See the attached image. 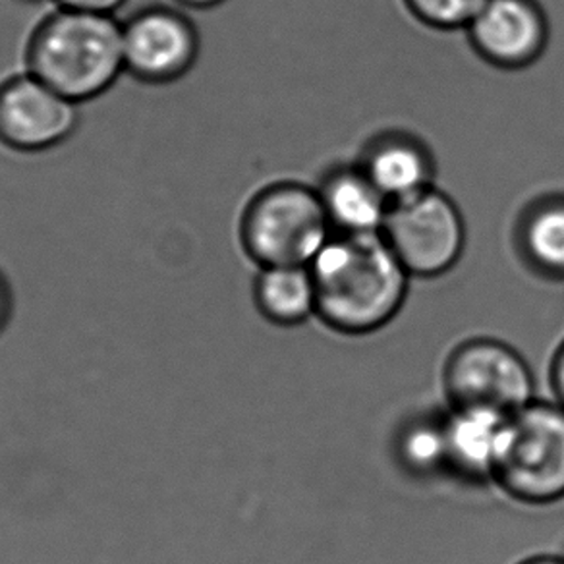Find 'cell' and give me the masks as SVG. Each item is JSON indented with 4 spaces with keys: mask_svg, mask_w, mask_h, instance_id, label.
Here are the masks:
<instances>
[{
    "mask_svg": "<svg viewBox=\"0 0 564 564\" xmlns=\"http://www.w3.org/2000/svg\"><path fill=\"white\" fill-rule=\"evenodd\" d=\"M317 319L348 337L383 329L400 314L412 276L383 235L330 236L310 263Z\"/></svg>",
    "mask_w": 564,
    "mask_h": 564,
    "instance_id": "6da1fadb",
    "label": "cell"
},
{
    "mask_svg": "<svg viewBox=\"0 0 564 564\" xmlns=\"http://www.w3.org/2000/svg\"><path fill=\"white\" fill-rule=\"evenodd\" d=\"M25 72L82 105L107 94L124 74L122 22L109 14L53 9L35 24Z\"/></svg>",
    "mask_w": 564,
    "mask_h": 564,
    "instance_id": "7a4b0ae2",
    "label": "cell"
},
{
    "mask_svg": "<svg viewBox=\"0 0 564 564\" xmlns=\"http://www.w3.org/2000/svg\"><path fill=\"white\" fill-rule=\"evenodd\" d=\"M335 235L317 189L284 181L259 189L243 207L238 238L259 267L306 265Z\"/></svg>",
    "mask_w": 564,
    "mask_h": 564,
    "instance_id": "3957f363",
    "label": "cell"
},
{
    "mask_svg": "<svg viewBox=\"0 0 564 564\" xmlns=\"http://www.w3.org/2000/svg\"><path fill=\"white\" fill-rule=\"evenodd\" d=\"M494 484L510 499L545 507L564 499V408L533 400L507 422Z\"/></svg>",
    "mask_w": 564,
    "mask_h": 564,
    "instance_id": "277c9868",
    "label": "cell"
},
{
    "mask_svg": "<svg viewBox=\"0 0 564 564\" xmlns=\"http://www.w3.org/2000/svg\"><path fill=\"white\" fill-rule=\"evenodd\" d=\"M381 235L412 279L447 274L466 250L463 212L435 186L391 204Z\"/></svg>",
    "mask_w": 564,
    "mask_h": 564,
    "instance_id": "5b68a950",
    "label": "cell"
},
{
    "mask_svg": "<svg viewBox=\"0 0 564 564\" xmlns=\"http://www.w3.org/2000/svg\"><path fill=\"white\" fill-rule=\"evenodd\" d=\"M443 389L451 406L512 415L535 400V377L517 348L495 338H470L448 354Z\"/></svg>",
    "mask_w": 564,
    "mask_h": 564,
    "instance_id": "8992f818",
    "label": "cell"
},
{
    "mask_svg": "<svg viewBox=\"0 0 564 564\" xmlns=\"http://www.w3.org/2000/svg\"><path fill=\"white\" fill-rule=\"evenodd\" d=\"M202 37L178 7H145L122 22L124 74L145 86H169L194 70Z\"/></svg>",
    "mask_w": 564,
    "mask_h": 564,
    "instance_id": "52a82bcc",
    "label": "cell"
},
{
    "mask_svg": "<svg viewBox=\"0 0 564 564\" xmlns=\"http://www.w3.org/2000/svg\"><path fill=\"white\" fill-rule=\"evenodd\" d=\"M79 105L30 72L0 82V145L17 153H45L70 140Z\"/></svg>",
    "mask_w": 564,
    "mask_h": 564,
    "instance_id": "ba28073f",
    "label": "cell"
},
{
    "mask_svg": "<svg viewBox=\"0 0 564 564\" xmlns=\"http://www.w3.org/2000/svg\"><path fill=\"white\" fill-rule=\"evenodd\" d=\"M468 40L484 63L524 70L549 45V20L538 0H487L468 25Z\"/></svg>",
    "mask_w": 564,
    "mask_h": 564,
    "instance_id": "9c48e42d",
    "label": "cell"
},
{
    "mask_svg": "<svg viewBox=\"0 0 564 564\" xmlns=\"http://www.w3.org/2000/svg\"><path fill=\"white\" fill-rule=\"evenodd\" d=\"M356 163L391 204L435 186L437 161L432 148L415 133H376L366 141Z\"/></svg>",
    "mask_w": 564,
    "mask_h": 564,
    "instance_id": "30bf717a",
    "label": "cell"
},
{
    "mask_svg": "<svg viewBox=\"0 0 564 564\" xmlns=\"http://www.w3.org/2000/svg\"><path fill=\"white\" fill-rule=\"evenodd\" d=\"M509 417L489 408L451 406L443 414L448 474L466 484L494 481Z\"/></svg>",
    "mask_w": 564,
    "mask_h": 564,
    "instance_id": "8fae6325",
    "label": "cell"
},
{
    "mask_svg": "<svg viewBox=\"0 0 564 564\" xmlns=\"http://www.w3.org/2000/svg\"><path fill=\"white\" fill-rule=\"evenodd\" d=\"M317 194L337 235H379L391 202L369 181L358 163L335 165L317 182Z\"/></svg>",
    "mask_w": 564,
    "mask_h": 564,
    "instance_id": "7c38bea8",
    "label": "cell"
},
{
    "mask_svg": "<svg viewBox=\"0 0 564 564\" xmlns=\"http://www.w3.org/2000/svg\"><path fill=\"white\" fill-rule=\"evenodd\" d=\"M514 248L525 269L545 281H564V194H543L524 205L514 225Z\"/></svg>",
    "mask_w": 564,
    "mask_h": 564,
    "instance_id": "4fadbf2b",
    "label": "cell"
},
{
    "mask_svg": "<svg viewBox=\"0 0 564 564\" xmlns=\"http://www.w3.org/2000/svg\"><path fill=\"white\" fill-rule=\"evenodd\" d=\"M253 304L267 322L279 327H299L317 317V294L310 267L259 269L253 281Z\"/></svg>",
    "mask_w": 564,
    "mask_h": 564,
    "instance_id": "5bb4252c",
    "label": "cell"
},
{
    "mask_svg": "<svg viewBox=\"0 0 564 564\" xmlns=\"http://www.w3.org/2000/svg\"><path fill=\"white\" fill-rule=\"evenodd\" d=\"M394 456L412 478L427 479L448 474L443 414L415 415L408 420L397 433Z\"/></svg>",
    "mask_w": 564,
    "mask_h": 564,
    "instance_id": "9a60e30c",
    "label": "cell"
},
{
    "mask_svg": "<svg viewBox=\"0 0 564 564\" xmlns=\"http://www.w3.org/2000/svg\"><path fill=\"white\" fill-rule=\"evenodd\" d=\"M408 12L432 30L455 32L468 30L487 0H404Z\"/></svg>",
    "mask_w": 564,
    "mask_h": 564,
    "instance_id": "2e32d148",
    "label": "cell"
},
{
    "mask_svg": "<svg viewBox=\"0 0 564 564\" xmlns=\"http://www.w3.org/2000/svg\"><path fill=\"white\" fill-rule=\"evenodd\" d=\"M51 2H53V9L82 10V12L115 17L117 10L122 9L128 0H51Z\"/></svg>",
    "mask_w": 564,
    "mask_h": 564,
    "instance_id": "e0dca14e",
    "label": "cell"
},
{
    "mask_svg": "<svg viewBox=\"0 0 564 564\" xmlns=\"http://www.w3.org/2000/svg\"><path fill=\"white\" fill-rule=\"evenodd\" d=\"M549 381H551V391H553L556 404L564 408V340L556 348L555 356L551 360Z\"/></svg>",
    "mask_w": 564,
    "mask_h": 564,
    "instance_id": "ac0fdd59",
    "label": "cell"
},
{
    "mask_svg": "<svg viewBox=\"0 0 564 564\" xmlns=\"http://www.w3.org/2000/svg\"><path fill=\"white\" fill-rule=\"evenodd\" d=\"M12 310H14L12 286H10L9 279L0 273V333L7 329L10 317H12Z\"/></svg>",
    "mask_w": 564,
    "mask_h": 564,
    "instance_id": "d6986e66",
    "label": "cell"
},
{
    "mask_svg": "<svg viewBox=\"0 0 564 564\" xmlns=\"http://www.w3.org/2000/svg\"><path fill=\"white\" fill-rule=\"evenodd\" d=\"M174 7L182 10H197V12H205V10H213L225 4L227 0H173Z\"/></svg>",
    "mask_w": 564,
    "mask_h": 564,
    "instance_id": "ffe728a7",
    "label": "cell"
},
{
    "mask_svg": "<svg viewBox=\"0 0 564 564\" xmlns=\"http://www.w3.org/2000/svg\"><path fill=\"white\" fill-rule=\"evenodd\" d=\"M520 564H564V556H532V558H525L524 563Z\"/></svg>",
    "mask_w": 564,
    "mask_h": 564,
    "instance_id": "44dd1931",
    "label": "cell"
},
{
    "mask_svg": "<svg viewBox=\"0 0 564 564\" xmlns=\"http://www.w3.org/2000/svg\"><path fill=\"white\" fill-rule=\"evenodd\" d=\"M563 556H564V553H563Z\"/></svg>",
    "mask_w": 564,
    "mask_h": 564,
    "instance_id": "7402d4cb",
    "label": "cell"
}]
</instances>
